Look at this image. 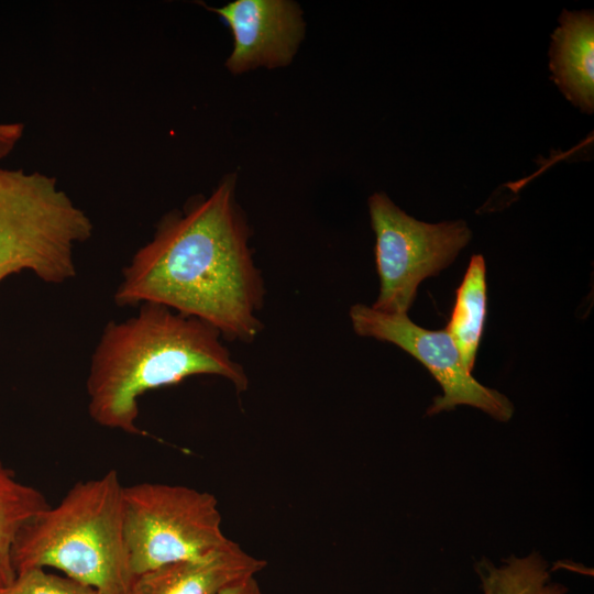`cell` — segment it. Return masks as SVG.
<instances>
[{
  "instance_id": "obj_11",
  "label": "cell",
  "mask_w": 594,
  "mask_h": 594,
  "mask_svg": "<svg viewBox=\"0 0 594 594\" xmlns=\"http://www.w3.org/2000/svg\"><path fill=\"white\" fill-rule=\"evenodd\" d=\"M485 261L473 255L461 285L447 326V332L459 350L464 367L472 372L482 339L486 317Z\"/></svg>"
},
{
  "instance_id": "obj_6",
  "label": "cell",
  "mask_w": 594,
  "mask_h": 594,
  "mask_svg": "<svg viewBox=\"0 0 594 594\" xmlns=\"http://www.w3.org/2000/svg\"><path fill=\"white\" fill-rule=\"evenodd\" d=\"M376 237L375 263L380 294L373 308L407 315L425 278L449 266L472 233L462 220L426 223L408 216L384 193L369 198Z\"/></svg>"
},
{
  "instance_id": "obj_5",
  "label": "cell",
  "mask_w": 594,
  "mask_h": 594,
  "mask_svg": "<svg viewBox=\"0 0 594 594\" xmlns=\"http://www.w3.org/2000/svg\"><path fill=\"white\" fill-rule=\"evenodd\" d=\"M218 501L184 485L143 482L123 488V535L134 576L224 547Z\"/></svg>"
},
{
  "instance_id": "obj_13",
  "label": "cell",
  "mask_w": 594,
  "mask_h": 594,
  "mask_svg": "<svg viewBox=\"0 0 594 594\" xmlns=\"http://www.w3.org/2000/svg\"><path fill=\"white\" fill-rule=\"evenodd\" d=\"M548 564L539 553L510 557L502 566L484 559L475 564L483 594H565L568 588L551 583Z\"/></svg>"
},
{
  "instance_id": "obj_12",
  "label": "cell",
  "mask_w": 594,
  "mask_h": 594,
  "mask_svg": "<svg viewBox=\"0 0 594 594\" xmlns=\"http://www.w3.org/2000/svg\"><path fill=\"white\" fill-rule=\"evenodd\" d=\"M48 506L41 491L19 481L0 460V590L16 578L11 553L19 531Z\"/></svg>"
},
{
  "instance_id": "obj_14",
  "label": "cell",
  "mask_w": 594,
  "mask_h": 594,
  "mask_svg": "<svg viewBox=\"0 0 594 594\" xmlns=\"http://www.w3.org/2000/svg\"><path fill=\"white\" fill-rule=\"evenodd\" d=\"M2 594H101L99 591L70 579L48 572L46 569H30L16 574L14 582Z\"/></svg>"
},
{
  "instance_id": "obj_1",
  "label": "cell",
  "mask_w": 594,
  "mask_h": 594,
  "mask_svg": "<svg viewBox=\"0 0 594 594\" xmlns=\"http://www.w3.org/2000/svg\"><path fill=\"white\" fill-rule=\"evenodd\" d=\"M235 185L237 175L228 174L209 196L160 220L123 268L117 306L163 305L212 326L228 341L252 342L260 334L265 285Z\"/></svg>"
},
{
  "instance_id": "obj_15",
  "label": "cell",
  "mask_w": 594,
  "mask_h": 594,
  "mask_svg": "<svg viewBox=\"0 0 594 594\" xmlns=\"http://www.w3.org/2000/svg\"><path fill=\"white\" fill-rule=\"evenodd\" d=\"M24 125L19 122L0 123V158L8 156L23 135Z\"/></svg>"
},
{
  "instance_id": "obj_10",
  "label": "cell",
  "mask_w": 594,
  "mask_h": 594,
  "mask_svg": "<svg viewBox=\"0 0 594 594\" xmlns=\"http://www.w3.org/2000/svg\"><path fill=\"white\" fill-rule=\"evenodd\" d=\"M549 51L552 78L562 94L586 113L594 110V15L563 10Z\"/></svg>"
},
{
  "instance_id": "obj_16",
  "label": "cell",
  "mask_w": 594,
  "mask_h": 594,
  "mask_svg": "<svg viewBox=\"0 0 594 594\" xmlns=\"http://www.w3.org/2000/svg\"><path fill=\"white\" fill-rule=\"evenodd\" d=\"M219 594H270L263 591L255 576H251L232 583L223 588Z\"/></svg>"
},
{
  "instance_id": "obj_4",
  "label": "cell",
  "mask_w": 594,
  "mask_h": 594,
  "mask_svg": "<svg viewBox=\"0 0 594 594\" xmlns=\"http://www.w3.org/2000/svg\"><path fill=\"white\" fill-rule=\"evenodd\" d=\"M92 232L88 215L55 177L0 168V254L46 284H63L76 276V245Z\"/></svg>"
},
{
  "instance_id": "obj_18",
  "label": "cell",
  "mask_w": 594,
  "mask_h": 594,
  "mask_svg": "<svg viewBox=\"0 0 594 594\" xmlns=\"http://www.w3.org/2000/svg\"><path fill=\"white\" fill-rule=\"evenodd\" d=\"M0 594H2V590H0Z\"/></svg>"
},
{
  "instance_id": "obj_17",
  "label": "cell",
  "mask_w": 594,
  "mask_h": 594,
  "mask_svg": "<svg viewBox=\"0 0 594 594\" xmlns=\"http://www.w3.org/2000/svg\"><path fill=\"white\" fill-rule=\"evenodd\" d=\"M28 271L20 260L0 254V282L12 274Z\"/></svg>"
},
{
  "instance_id": "obj_7",
  "label": "cell",
  "mask_w": 594,
  "mask_h": 594,
  "mask_svg": "<svg viewBox=\"0 0 594 594\" xmlns=\"http://www.w3.org/2000/svg\"><path fill=\"white\" fill-rule=\"evenodd\" d=\"M349 316L356 334L394 343L429 370L440 384L442 395L433 399L428 415L469 405L499 421L513 417L512 402L496 389L480 384L464 367L447 330H427L415 324L407 315L386 314L363 304L353 305Z\"/></svg>"
},
{
  "instance_id": "obj_8",
  "label": "cell",
  "mask_w": 594,
  "mask_h": 594,
  "mask_svg": "<svg viewBox=\"0 0 594 594\" xmlns=\"http://www.w3.org/2000/svg\"><path fill=\"white\" fill-rule=\"evenodd\" d=\"M211 10L232 32L226 67L234 75L289 65L305 36L301 9L290 0H235Z\"/></svg>"
},
{
  "instance_id": "obj_3",
  "label": "cell",
  "mask_w": 594,
  "mask_h": 594,
  "mask_svg": "<svg viewBox=\"0 0 594 594\" xmlns=\"http://www.w3.org/2000/svg\"><path fill=\"white\" fill-rule=\"evenodd\" d=\"M123 488L116 470L74 484L19 531L15 574L51 568L101 594H130L135 576L123 535Z\"/></svg>"
},
{
  "instance_id": "obj_9",
  "label": "cell",
  "mask_w": 594,
  "mask_h": 594,
  "mask_svg": "<svg viewBox=\"0 0 594 594\" xmlns=\"http://www.w3.org/2000/svg\"><path fill=\"white\" fill-rule=\"evenodd\" d=\"M266 564L230 540L200 558L169 563L135 576L130 594H219L232 583L255 576Z\"/></svg>"
},
{
  "instance_id": "obj_2",
  "label": "cell",
  "mask_w": 594,
  "mask_h": 594,
  "mask_svg": "<svg viewBox=\"0 0 594 594\" xmlns=\"http://www.w3.org/2000/svg\"><path fill=\"white\" fill-rule=\"evenodd\" d=\"M220 332L166 306L145 302L122 321H109L90 359L88 414L101 427L142 435L139 398L197 375L229 381L238 393L249 387Z\"/></svg>"
}]
</instances>
